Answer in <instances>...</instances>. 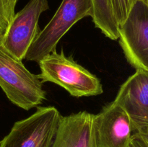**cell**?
<instances>
[{"label":"cell","instance_id":"cell-1","mask_svg":"<svg viewBox=\"0 0 148 147\" xmlns=\"http://www.w3.org/2000/svg\"><path fill=\"white\" fill-rule=\"evenodd\" d=\"M38 63L42 83L56 84L75 97L96 96L103 92L100 79L72 58L66 57L63 50L58 53L54 50Z\"/></svg>","mask_w":148,"mask_h":147},{"label":"cell","instance_id":"cell-3","mask_svg":"<svg viewBox=\"0 0 148 147\" xmlns=\"http://www.w3.org/2000/svg\"><path fill=\"white\" fill-rule=\"evenodd\" d=\"M92 0H62L49 22L39 32L27 50L25 59L38 63L56 50L62 37L84 17L92 16Z\"/></svg>","mask_w":148,"mask_h":147},{"label":"cell","instance_id":"cell-15","mask_svg":"<svg viewBox=\"0 0 148 147\" xmlns=\"http://www.w3.org/2000/svg\"><path fill=\"white\" fill-rule=\"evenodd\" d=\"M12 1L13 2H14V3H15V4H17V0H12Z\"/></svg>","mask_w":148,"mask_h":147},{"label":"cell","instance_id":"cell-11","mask_svg":"<svg viewBox=\"0 0 148 147\" xmlns=\"http://www.w3.org/2000/svg\"><path fill=\"white\" fill-rule=\"evenodd\" d=\"M16 4L12 0H0V36L8 28L15 12Z\"/></svg>","mask_w":148,"mask_h":147},{"label":"cell","instance_id":"cell-9","mask_svg":"<svg viewBox=\"0 0 148 147\" xmlns=\"http://www.w3.org/2000/svg\"><path fill=\"white\" fill-rule=\"evenodd\" d=\"M94 118L86 111L61 117L52 147H97Z\"/></svg>","mask_w":148,"mask_h":147},{"label":"cell","instance_id":"cell-5","mask_svg":"<svg viewBox=\"0 0 148 147\" xmlns=\"http://www.w3.org/2000/svg\"><path fill=\"white\" fill-rule=\"evenodd\" d=\"M48 0H30L16 13L5 33L0 36V46L16 59L23 61L38 35L40 16L49 10Z\"/></svg>","mask_w":148,"mask_h":147},{"label":"cell","instance_id":"cell-7","mask_svg":"<svg viewBox=\"0 0 148 147\" xmlns=\"http://www.w3.org/2000/svg\"><path fill=\"white\" fill-rule=\"evenodd\" d=\"M97 147H129L132 125L128 114L114 101L103 108L94 118Z\"/></svg>","mask_w":148,"mask_h":147},{"label":"cell","instance_id":"cell-13","mask_svg":"<svg viewBox=\"0 0 148 147\" xmlns=\"http://www.w3.org/2000/svg\"><path fill=\"white\" fill-rule=\"evenodd\" d=\"M129 147H148V140L140 133H134Z\"/></svg>","mask_w":148,"mask_h":147},{"label":"cell","instance_id":"cell-2","mask_svg":"<svg viewBox=\"0 0 148 147\" xmlns=\"http://www.w3.org/2000/svg\"><path fill=\"white\" fill-rule=\"evenodd\" d=\"M42 84L38 75L0 46V87L12 103L25 110L40 105L46 98Z\"/></svg>","mask_w":148,"mask_h":147},{"label":"cell","instance_id":"cell-16","mask_svg":"<svg viewBox=\"0 0 148 147\" xmlns=\"http://www.w3.org/2000/svg\"><path fill=\"white\" fill-rule=\"evenodd\" d=\"M142 1H145L146 3H147V4H148V0H142Z\"/></svg>","mask_w":148,"mask_h":147},{"label":"cell","instance_id":"cell-14","mask_svg":"<svg viewBox=\"0 0 148 147\" xmlns=\"http://www.w3.org/2000/svg\"><path fill=\"white\" fill-rule=\"evenodd\" d=\"M137 133H141L143 136L145 137V138L148 140V128H146V129H145V130H143V131H140V132H137Z\"/></svg>","mask_w":148,"mask_h":147},{"label":"cell","instance_id":"cell-10","mask_svg":"<svg viewBox=\"0 0 148 147\" xmlns=\"http://www.w3.org/2000/svg\"><path fill=\"white\" fill-rule=\"evenodd\" d=\"M92 19L95 27L112 40L119 36V24L114 15L111 0H92Z\"/></svg>","mask_w":148,"mask_h":147},{"label":"cell","instance_id":"cell-6","mask_svg":"<svg viewBox=\"0 0 148 147\" xmlns=\"http://www.w3.org/2000/svg\"><path fill=\"white\" fill-rule=\"evenodd\" d=\"M119 41L127 61L148 72V4L137 0L119 26Z\"/></svg>","mask_w":148,"mask_h":147},{"label":"cell","instance_id":"cell-12","mask_svg":"<svg viewBox=\"0 0 148 147\" xmlns=\"http://www.w3.org/2000/svg\"><path fill=\"white\" fill-rule=\"evenodd\" d=\"M137 0H111L114 15L119 24L121 25Z\"/></svg>","mask_w":148,"mask_h":147},{"label":"cell","instance_id":"cell-4","mask_svg":"<svg viewBox=\"0 0 148 147\" xmlns=\"http://www.w3.org/2000/svg\"><path fill=\"white\" fill-rule=\"evenodd\" d=\"M61 117L55 107H38L28 118L14 122L0 147H52Z\"/></svg>","mask_w":148,"mask_h":147},{"label":"cell","instance_id":"cell-8","mask_svg":"<svg viewBox=\"0 0 148 147\" xmlns=\"http://www.w3.org/2000/svg\"><path fill=\"white\" fill-rule=\"evenodd\" d=\"M114 101L128 114L133 131L148 128V72L136 70L121 85Z\"/></svg>","mask_w":148,"mask_h":147}]
</instances>
